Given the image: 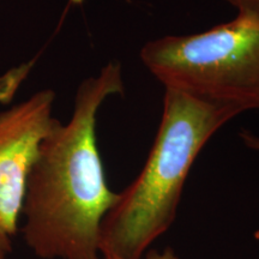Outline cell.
Wrapping results in <instances>:
<instances>
[{"instance_id":"8","label":"cell","mask_w":259,"mask_h":259,"mask_svg":"<svg viewBox=\"0 0 259 259\" xmlns=\"http://www.w3.org/2000/svg\"><path fill=\"white\" fill-rule=\"evenodd\" d=\"M240 137L248 148L259 151V137L258 136H255L254 134H252V132L244 130V131L240 132Z\"/></svg>"},{"instance_id":"7","label":"cell","mask_w":259,"mask_h":259,"mask_svg":"<svg viewBox=\"0 0 259 259\" xmlns=\"http://www.w3.org/2000/svg\"><path fill=\"white\" fill-rule=\"evenodd\" d=\"M100 259H124V258H103V257H100ZM139 259H180L178 257V254L171 250L170 247H167L164 248V250L162 251H155V250H151L149 251L148 253H145L143 257L139 258Z\"/></svg>"},{"instance_id":"1","label":"cell","mask_w":259,"mask_h":259,"mask_svg":"<svg viewBox=\"0 0 259 259\" xmlns=\"http://www.w3.org/2000/svg\"><path fill=\"white\" fill-rule=\"evenodd\" d=\"M124 93L121 65L106 64L80 83L72 116L58 120L29 173L21 232L38 259H100V229L118 200L107 184L96 118L107 97Z\"/></svg>"},{"instance_id":"10","label":"cell","mask_w":259,"mask_h":259,"mask_svg":"<svg viewBox=\"0 0 259 259\" xmlns=\"http://www.w3.org/2000/svg\"><path fill=\"white\" fill-rule=\"evenodd\" d=\"M84 0H69L70 5H82Z\"/></svg>"},{"instance_id":"4","label":"cell","mask_w":259,"mask_h":259,"mask_svg":"<svg viewBox=\"0 0 259 259\" xmlns=\"http://www.w3.org/2000/svg\"><path fill=\"white\" fill-rule=\"evenodd\" d=\"M54 97L52 90H41L0 113V241L11 250L29 173L42 142L58 121L52 115Z\"/></svg>"},{"instance_id":"5","label":"cell","mask_w":259,"mask_h":259,"mask_svg":"<svg viewBox=\"0 0 259 259\" xmlns=\"http://www.w3.org/2000/svg\"><path fill=\"white\" fill-rule=\"evenodd\" d=\"M32 64L24 63L0 76V103H8L14 99L19 87L30 72Z\"/></svg>"},{"instance_id":"2","label":"cell","mask_w":259,"mask_h":259,"mask_svg":"<svg viewBox=\"0 0 259 259\" xmlns=\"http://www.w3.org/2000/svg\"><path fill=\"white\" fill-rule=\"evenodd\" d=\"M241 114L177 90L164 89L163 111L154 144L138 177L106 213L100 257L139 259L177 218L184 186L204 145Z\"/></svg>"},{"instance_id":"3","label":"cell","mask_w":259,"mask_h":259,"mask_svg":"<svg viewBox=\"0 0 259 259\" xmlns=\"http://www.w3.org/2000/svg\"><path fill=\"white\" fill-rule=\"evenodd\" d=\"M142 63L164 89L241 113L259 109V21L238 14L198 34L147 42Z\"/></svg>"},{"instance_id":"6","label":"cell","mask_w":259,"mask_h":259,"mask_svg":"<svg viewBox=\"0 0 259 259\" xmlns=\"http://www.w3.org/2000/svg\"><path fill=\"white\" fill-rule=\"evenodd\" d=\"M225 2L234 6L238 10V14L246 15L259 21V0H225Z\"/></svg>"},{"instance_id":"9","label":"cell","mask_w":259,"mask_h":259,"mask_svg":"<svg viewBox=\"0 0 259 259\" xmlns=\"http://www.w3.org/2000/svg\"><path fill=\"white\" fill-rule=\"evenodd\" d=\"M11 251H12L11 248H9L8 246L0 241V259H8L10 252Z\"/></svg>"}]
</instances>
